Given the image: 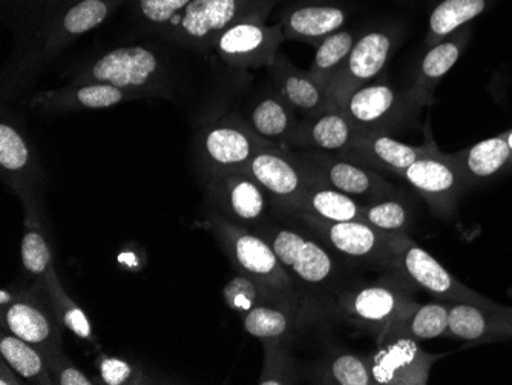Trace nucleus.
Returning a JSON list of instances; mask_svg holds the SVG:
<instances>
[{
    "instance_id": "nucleus-1",
    "label": "nucleus",
    "mask_w": 512,
    "mask_h": 385,
    "mask_svg": "<svg viewBox=\"0 0 512 385\" xmlns=\"http://www.w3.org/2000/svg\"><path fill=\"white\" fill-rule=\"evenodd\" d=\"M126 4L128 0H73L16 40L2 73V99L22 93L71 43L102 27Z\"/></svg>"
},
{
    "instance_id": "nucleus-2",
    "label": "nucleus",
    "mask_w": 512,
    "mask_h": 385,
    "mask_svg": "<svg viewBox=\"0 0 512 385\" xmlns=\"http://www.w3.org/2000/svg\"><path fill=\"white\" fill-rule=\"evenodd\" d=\"M108 83L140 99H174V66L165 51L138 43L112 48L96 59L82 63L69 76V83Z\"/></svg>"
},
{
    "instance_id": "nucleus-3",
    "label": "nucleus",
    "mask_w": 512,
    "mask_h": 385,
    "mask_svg": "<svg viewBox=\"0 0 512 385\" xmlns=\"http://www.w3.org/2000/svg\"><path fill=\"white\" fill-rule=\"evenodd\" d=\"M203 228L217 237L238 274L249 275L258 283L298 300L295 281L287 274L266 238L232 223L217 212L204 221Z\"/></svg>"
},
{
    "instance_id": "nucleus-4",
    "label": "nucleus",
    "mask_w": 512,
    "mask_h": 385,
    "mask_svg": "<svg viewBox=\"0 0 512 385\" xmlns=\"http://www.w3.org/2000/svg\"><path fill=\"white\" fill-rule=\"evenodd\" d=\"M278 0H192L165 42L197 53L214 51L224 30L252 16H269Z\"/></svg>"
},
{
    "instance_id": "nucleus-5",
    "label": "nucleus",
    "mask_w": 512,
    "mask_h": 385,
    "mask_svg": "<svg viewBox=\"0 0 512 385\" xmlns=\"http://www.w3.org/2000/svg\"><path fill=\"white\" fill-rule=\"evenodd\" d=\"M424 106L413 88H394L387 80L367 83L339 103L359 131L390 135L411 122Z\"/></svg>"
},
{
    "instance_id": "nucleus-6",
    "label": "nucleus",
    "mask_w": 512,
    "mask_h": 385,
    "mask_svg": "<svg viewBox=\"0 0 512 385\" xmlns=\"http://www.w3.org/2000/svg\"><path fill=\"white\" fill-rule=\"evenodd\" d=\"M255 232L269 241L296 284L327 286L338 274V264L332 252L309 231H299L279 221H266Z\"/></svg>"
},
{
    "instance_id": "nucleus-7",
    "label": "nucleus",
    "mask_w": 512,
    "mask_h": 385,
    "mask_svg": "<svg viewBox=\"0 0 512 385\" xmlns=\"http://www.w3.org/2000/svg\"><path fill=\"white\" fill-rule=\"evenodd\" d=\"M390 235L391 252H393V269L408 283L421 287L431 297L447 303L467 301V303L488 304L479 295L460 284L433 255L424 247L414 243L407 232Z\"/></svg>"
},
{
    "instance_id": "nucleus-8",
    "label": "nucleus",
    "mask_w": 512,
    "mask_h": 385,
    "mask_svg": "<svg viewBox=\"0 0 512 385\" xmlns=\"http://www.w3.org/2000/svg\"><path fill=\"white\" fill-rule=\"evenodd\" d=\"M204 188L221 217L252 231L266 223L272 203L246 168L204 174Z\"/></svg>"
},
{
    "instance_id": "nucleus-9",
    "label": "nucleus",
    "mask_w": 512,
    "mask_h": 385,
    "mask_svg": "<svg viewBox=\"0 0 512 385\" xmlns=\"http://www.w3.org/2000/svg\"><path fill=\"white\" fill-rule=\"evenodd\" d=\"M266 146L269 143L260 139L238 116L204 125L195 137V151L203 175L246 168Z\"/></svg>"
},
{
    "instance_id": "nucleus-10",
    "label": "nucleus",
    "mask_w": 512,
    "mask_h": 385,
    "mask_svg": "<svg viewBox=\"0 0 512 385\" xmlns=\"http://www.w3.org/2000/svg\"><path fill=\"white\" fill-rule=\"evenodd\" d=\"M310 177L319 185L329 186L356 200H378L396 194L401 189L385 180L378 171L348 162L332 152L293 149Z\"/></svg>"
},
{
    "instance_id": "nucleus-11",
    "label": "nucleus",
    "mask_w": 512,
    "mask_h": 385,
    "mask_svg": "<svg viewBox=\"0 0 512 385\" xmlns=\"http://www.w3.org/2000/svg\"><path fill=\"white\" fill-rule=\"evenodd\" d=\"M247 172L260 183L269 195L275 211L287 214L315 185L306 166L295 151H284L276 146L261 149L246 166Z\"/></svg>"
},
{
    "instance_id": "nucleus-12",
    "label": "nucleus",
    "mask_w": 512,
    "mask_h": 385,
    "mask_svg": "<svg viewBox=\"0 0 512 385\" xmlns=\"http://www.w3.org/2000/svg\"><path fill=\"white\" fill-rule=\"evenodd\" d=\"M399 42L401 33L394 27L373 28L359 36L341 70L327 86V93L338 106L353 91L381 76Z\"/></svg>"
},
{
    "instance_id": "nucleus-13",
    "label": "nucleus",
    "mask_w": 512,
    "mask_h": 385,
    "mask_svg": "<svg viewBox=\"0 0 512 385\" xmlns=\"http://www.w3.org/2000/svg\"><path fill=\"white\" fill-rule=\"evenodd\" d=\"M266 16H252L227 28L218 37L214 51L230 68L256 70L270 66L279 53L283 25H269Z\"/></svg>"
},
{
    "instance_id": "nucleus-14",
    "label": "nucleus",
    "mask_w": 512,
    "mask_h": 385,
    "mask_svg": "<svg viewBox=\"0 0 512 385\" xmlns=\"http://www.w3.org/2000/svg\"><path fill=\"white\" fill-rule=\"evenodd\" d=\"M0 171L5 185L20 198L23 205L39 203L42 197V165L28 135L7 109L0 120Z\"/></svg>"
},
{
    "instance_id": "nucleus-15",
    "label": "nucleus",
    "mask_w": 512,
    "mask_h": 385,
    "mask_svg": "<svg viewBox=\"0 0 512 385\" xmlns=\"http://www.w3.org/2000/svg\"><path fill=\"white\" fill-rule=\"evenodd\" d=\"M410 287L398 278H385L344 293L339 309L350 320L378 333L417 306Z\"/></svg>"
},
{
    "instance_id": "nucleus-16",
    "label": "nucleus",
    "mask_w": 512,
    "mask_h": 385,
    "mask_svg": "<svg viewBox=\"0 0 512 385\" xmlns=\"http://www.w3.org/2000/svg\"><path fill=\"white\" fill-rule=\"evenodd\" d=\"M295 218L304 229L315 235L319 241L338 252L348 260L375 266L393 267V252H391L390 235L371 228L364 221H330L313 220V218Z\"/></svg>"
},
{
    "instance_id": "nucleus-17",
    "label": "nucleus",
    "mask_w": 512,
    "mask_h": 385,
    "mask_svg": "<svg viewBox=\"0 0 512 385\" xmlns=\"http://www.w3.org/2000/svg\"><path fill=\"white\" fill-rule=\"evenodd\" d=\"M60 326L53 304L37 284L33 289L17 292L16 300L2 309V327L42 352L62 346Z\"/></svg>"
},
{
    "instance_id": "nucleus-18",
    "label": "nucleus",
    "mask_w": 512,
    "mask_h": 385,
    "mask_svg": "<svg viewBox=\"0 0 512 385\" xmlns=\"http://www.w3.org/2000/svg\"><path fill=\"white\" fill-rule=\"evenodd\" d=\"M436 148L431 139L424 145L413 146L398 142L390 134L358 131L353 142L336 155L373 171L401 177L408 166Z\"/></svg>"
},
{
    "instance_id": "nucleus-19",
    "label": "nucleus",
    "mask_w": 512,
    "mask_h": 385,
    "mask_svg": "<svg viewBox=\"0 0 512 385\" xmlns=\"http://www.w3.org/2000/svg\"><path fill=\"white\" fill-rule=\"evenodd\" d=\"M401 177L437 214H447L453 209L465 183L451 155L442 154L437 148L408 166Z\"/></svg>"
},
{
    "instance_id": "nucleus-20",
    "label": "nucleus",
    "mask_w": 512,
    "mask_h": 385,
    "mask_svg": "<svg viewBox=\"0 0 512 385\" xmlns=\"http://www.w3.org/2000/svg\"><path fill=\"white\" fill-rule=\"evenodd\" d=\"M439 356L424 352L413 339H391L379 344L370 356L371 376L376 385H425Z\"/></svg>"
},
{
    "instance_id": "nucleus-21",
    "label": "nucleus",
    "mask_w": 512,
    "mask_h": 385,
    "mask_svg": "<svg viewBox=\"0 0 512 385\" xmlns=\"http://www.w3.org/2000/svg\"><path fill=\"white\" fill-rule=\"evenodd\" d=\"M134 100L142 99L108 83H69L62 88L46 89L34 94L28 100V106L43 114H66L76 111H100Z\"/></svg>"
},
{
    "instance_id": "nucleus-22",
    "label": "nucleus",
    "mask_w": 512,
    "mask_h": 385,
    "mask_svg": "<svg viewBox=\"0 0 512 385\" xmlns=\"http://www.w3.org/2000/svg\"><path fill=\"white\" fill-rule=\"evenodd\" d=\"M241 119L264 142L292 151L299 125L298 114L272 85L250 100Z\"/></svg>"
},
{
    "instance_id": "nucleus-23",
    "label": "nucleus",
    "mask_w": 512,
    "mask_h": 385,
    "mask_svg": "<svg viewBox=\"0 0 512 385\" xmlns=\"http://www.w3.org/2000/svg\"><path fill=\"white\" fill-rule=\"evenodd\" d=\"M267 71L279 96L302 117L338 106L333 97L310 76L309 71L299 70L283 53H278L272 65L267 66Z\"/></svg>"
},
{
    "instance_id": "nucleus-24",
    "label": "nucleus",
    "mask_w": 512,
    "mask_h": 385,
    "mask_svg": "<svg viewBox=\"0 0 512 385\" xmlns=\"http://www.w3.org/2000/svg\"><path fill=\"white\" fill-rule=\"evenodd\" d=\"M358 131L344 111L336 106L299 119L293 149L338 154L353 142Z\"/></svg>"
},
{
    "instance_id": "nucleus-25",
    "label": "nucleus",
    "mask_w": 512,
    "mask_h": 385,
    "mask_svg": "<svg viewBox=\"0 0 512 385\" xmlns=\"http://www.w3.org/2000/svg\"><path fill=\"white\" fill-rule=\"evenodd\" d=\"M347 19L348 11L342 5L319 2L290 8L284 13L281 25L286 39L318 47L325 37L342 30Z\"/></svg>"
},
{
    "instance_id": "nucleus-26",
    "label": "nucleus",
    "mask_w": 512,
    "mask_h": 385,
    "mask_svg": "<svg viewBox=\"0 0 512 385\" xmlns=\"http://www.w3.org/2000/svg\"><path fill=\"white\" fill-rule=\"evenodd\" d=\"M25 212V234L20 243V258L28 274L36 280L37 286L45 290L54 281L59 280L54 267L50 241L43 231L42 211L39 203L23 205Z\"/></svg>"
},
{
    "instance_id": "nucleus-27",
    "label": "nucleus",
    "mask_w": 512,
    "mask_h": 385,
    "mask_svg": "<svg viewBox=\"0 0 512 385\" xmlns=\"http://www.w3.org/2000/svg\"><path fill=\"white\" fill-rule=\"evenodd\" d=\"M468 40L467 30H457L456 33L448 36L447 39L437 43L434 47L428 48L425 56L422 57L417 66L413 86L417 96L421 97L425 106L433 102L434 89L437 83L444 79L451 68L456 65L457 60L462 56L463 47Z\"/></svg>"
},
{
    "instance_id": "nucleus-28",
    "label": "nucleus",
    "mask_w": 512,
    "mask_h": 385,
    "mask_svg": "<svg viewBox=\"0 0 512 385\" xmlns=\"http://www.w3.org/2000/svg\"><path fill=\"white\" fill-rule=\"evenodd\" d=\"M361 212L362 203H359L356 198L342 194L329 186L315 183L296 203L295 208L284 215L339 223V221L361 220Z\"/></svg>"
},
{
    "instance_id": "nucleus-29",
    "label": "nucleus",
    "mask_w": 512,
    "mask_h": 385,
    "mask_svg": "<svg viewBox=\"0 0 512 385\" xmlns=\"http://www.w3.org/2000/svg\"><path fill=\"white\" fill-rule=\"evenodd\" d=\"M448 318L450 303L447 301L417 304L413 310L394 321L378 336L379 344L398 338L413 339L416 343L439 338L448 332Z\"/></svg>"
},
{
    "instance_id": "nucleus-30",
    "label": "nucleus",
    "mask_w": 512,
    "mask_h": 385,
    "mask_svg": "<svg viewBox=\"0 0 512 385\" xmlns=\"http://www.w3.org/2000/svg\"><path fill=\"white\" fill-rule=\"evenodd\" d=\"M488 304L456 301L450 303L448 333L463 341H482L493 335H511L512 321L496 318L493 310L486 309Z\"/></svg>"
},
{
    "instance_id": "nucleus-31",
    "label": "nucleus",
    "mask_w": 512,
    "mask_h": 385,
    "mask_svg": "<svg viewBox=\"0 0 512 385\" xmlns=\"http://www.w3.org/2000/svg\"><path fill=\"white\" fill-rule=\"evenodd\" d=\"M451 158L465 181L488 180L512 165V151L503 135L476 143Z\"/></svg>"
},
{
    "instance_id": "nucleus-32",
    "label": "nucleus",
    "mask_w": 512,
    "mask_h": 385,
    "mask_svg": "<svg viewBox=\"0 0 512 385\" xmlns=\"http://www.w3.org/2000/svg\"><path fill=\"white\" fill-rule=\"evenodd\" d=\"M0 355L11 369L16 370L17 375L22 376L23 381L39 385L54 384L42 350L8 332L4 327L0 333Z\"/></svg>"
},
{
    "instance_id": "nucleus-33",
    "label": "nucleus",
    "mask_w": 512,
    "mask_h": 385,
    "mask_svg": "<svg viewBox=\"0 0 512 385\" xmlns=\"http://www.w3.org/2000/svg\"><path fill=\"white\" fill-rule=\"evenodd\" d=\"M192 0H128L126 7L138 30L166 40Z\"/></svg>"
},
{
    "instance_id": "nucleus-34",
    "label": "nucleus",
    "mask_w": 512,
    "mask_h": 385,
    "mask_svg": "<svg viewBox=\"0 0 512 385\" xmlns=\"http://www.w3.org/2000/svg\"><path fill=\"white\" fill-rule=\"evenodd\" d=\"M361 34L358 28H342L325 37L318 47H315V56H313L309 73L325 91L333 77L341 70Z\"/></svg>"
},
{
    "instance_id": "nucleus-35",
    "label": "nucleus",
    "mask_w": 512,
    "mask_h": 385,
    "mask_svg": "<svg viewBox=\"0 0 512 385\" xmlns=\"http://www.w3.org/2000/svg\"><path fill=\"white\" fill-rule=\"evenodd\" d=\"M488 0H444L430 16L425 47L431 48L485 11Z\"/></svg>"
},
{
    "instance_id": "nucleus-36",
    "label": "nucleus",
    "mask_w": 512,
    "mask_h": 385,
    "mask_svg": "<svg viewBox=\"0 0 512 385\" xmlns=\"http://www.w3.org/2000/svg\"><path fill=\"white\" fill-rule=\"evenodd\" d=\"M244 329L261 341H284L296 326L295 304H266L241 316Z\"/></svg>"
},
{
    "instance_id": "nucleus-37",
    "label": "nucleus",
    "mask_w": 512,
    "mask_h": 385,
    "mask_svg": "<svg viewBox=\"0 0 512 385\" xmlns=\"http://www.w3.org/2000/svg\"><path fill=\"white\" fill-rule=\"evenodd\" d=\"M414 209L402 191L378 200L362 203L361 220L384 234L407 232L413 223Z\"/></svg>"
},
{
    "instance_id": "nucleus-38",
    "label": "nucleus",
    "mask_w": 512,
    "mask_h": 385,
    "mask_svg": "<svg viewBox=\"0 0 512 385\" xmlns=\"http://www.w3.org/2000/svg\"><path fill=\"white\" fill-rule=\"evenodd\" d=\"M224 303L238 315H246L249 310L266 304H295V298L286 297L264 284L253 280L249 275L237 274L227 281L223 290Z\"/></svg>"
},
{
    "instance_id": "nucleus-39",
    "label": "nucleus",
    "mask_w": 512,
    "mask_h": 385,
    "mask_svg": "<svg viewBox=\"0 0 512 385\" xmlns=\"http://www.w3.org/2000/svg\"><path fill=\"white\" fill-rule=\"evenodd\" d=\"M69 2L73 0H0V14L19 40Z\"/></svg>"
},
{
    "instance_id": "nucleus-40",
    "label": "nucleus",
    "mask_w": 512,
    "mask_h": 385,
    "mask_svg": "<svg viewBox=\"0 0 512 385\" xmlns=\"http://www.w3.org/2000/svg\"><path fill=\"white\" fill-rule=\"evenodd\" d=\"M324 381L338 385H373L370 359L358 353H338L325 367Z\"/></svg>"
},
{
    "instance_id": "nucleus-41",
    "label": "nucleus",
    "mask_w": 512,
    "mask_h": 385,
    "mask_svg": "<svg viewBox=\"0 0 512 385\" xmlns=\"http://www.w3.org/2000/svg\"><path fill=\"white\" fill-rule=\"evenodd\" d=\"M298 381V370L284 341H264V366L258 384L286 385Z\"/></svg>"
},
{
    "instance_id": "nucleus-42",
    "label": "nucleus",
    "mask_w": 512,
    "mask_h": 385,
    "mask_svg": "<svg viewBox=\"0 0 512 385\" xmlns=\"http://www.w3.org/2000/svg\"><path fill=\"white\" fill-rule=\"evenodd\" d=\"M51 378L57 385H92L96 382L85 375L79 367L63 352L62 346L43 350Z\"/></svg>"
},
{
    "instance_id": "nucleus-43",
    "label": "nucleus",
    "mask_w": 512,
    "mask_h": 385,
    "mask_svg": "<svg viewBox=\"0 0 512 385\" xmlns=\"http://www.w3.org/2000/svg\"><path fill=\"white\" fill-rule=\"evenodd\" d=\"M99 369L106 384L119 385L134 379V372L128 362L112 356H100Z\"/></svg>"
},
{
    "instance_id": "nucleus-44",
    "label": "nucleus",
    "mask_w": 512,
    "mask_h": 385,
    "mask_svg": "<svg viewBox=\"0 0 512 385\" xmlns=\"http://www.w3.org/2000/svg\"><path fill=\"white\" fill-rule=\"evenodd\" d=\"M0 384L2 385H22L23 378L20 375H17L16 370L11 369L8 366V362L0 361Z\"/></svg>"
},
{
    "instance_id": "nucleus-45",
    "label": "nucleus",
    "mask_w": 512,
    "mask_h": 385,
    "mask_svg": "<svg viewBox=\"0 0 512 385\" xmlns=\"http://www.w3.org/2000/svg\"><path fill=\"white\" fill-rule=\"evenodd\" d=\"M0 297H2L0 298V307L4 309V307L10 306V304L16 300L17 293H14L13 290L4 287V289H2V293H0Z\"/></svg>"
},
{
    "instance_id": "nucleus-46",
    "label": "nucleus",
    "mask_w": 512,
    "mask_h": 385,
    "mask_svg": "<svg viewBox=\"0 0 512 385\" xmlns=\"http://www.w3.org/2000/svg\"><path fill=\"white\" fill-rule=\"evenodd\" d=\"M503 137H505L506 143H508L509 149L512 151V129L506 132V134H503Z\"/></svg>"
}]
</instances>
